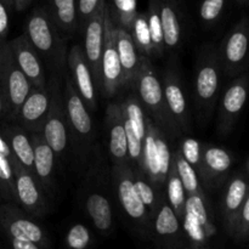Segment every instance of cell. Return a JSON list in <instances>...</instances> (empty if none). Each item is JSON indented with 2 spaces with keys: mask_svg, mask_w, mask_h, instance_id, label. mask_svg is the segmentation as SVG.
<instances>
[{
  "mask_svg": "<svg viewBox=\"0 0 249 249\" xmlns=\"http://www.w3.org/2000/svg\"><path fill=\"white\" fill-rule=\"evenodd\" d=\"M24 34L41 60L56 72L62 73L67 62L66 45L50 10L44 7L33 10L26 22Z\"/></svg>",
  "mask_w": 249,
  "mask_h": 249,
  "instance_id": "obj_1",
  "label": "cell"
},
{
  "mask_svg": "<svg viewBox=\"0 0 249 249\" xmlns=\"http://www.w3.org/2000/svg\"><path fill=\"white\" fill-rule=\"evenodd\" d=\"M138 97L145 109L153 116L157 126L164 129L172 135H178L181 131L173 121L164 100L163 85L153 68L151 60L141 55L140 67L133 82Z\"/></svg>",
  "mask_w": 249,
  "mask_h": 249,
  "instance_id": "obj_2",
  "label": "cell"
},
{
  "mask_svg": "<svg viewBox=\"0 0 249 249\" xmlns=\"http://www.w3.org/2000/svg\"><path fill=\"white\" fill-rule=\"evenodd\" d=\"M32 83L18 68L9 43L0 46V88L4 97V113L16 118L19 107L32 89Z\"/></svg>",
  "mask_w": 249,
  "mask_h": 249,
  "instance_id": "obj_3",
  "label": "cell"
},
{
  "mask_svg": "<svg viewBox=\"0 0 249 249\" xmlns=\"http://www.w3.org/2000/svg\"><path fill=\"white\" fill-rule=\"evenodd\" d=\"M124 85L123 71L119 61L116 45V23L109 11L108 5L105 6V41L100 68V88L102 94L112 97Z\"/></svg>",
  "mask_w": 249,
  "mask_h": 249,
  "instance_id": "obj_4",
  "label": "cell"
},
{
  "mask_svg": "<svg viewBox=\"0 0 249 249\" xmlns=\"http://www.w3.org/2000/svg\"><path fill=\"white\" fill-rule=\"evenodd\" d=\"M51 101L49 113L44 123L41 135L45 139L56 156H62L70 146V128L66 116L63 94L60 88V80L53 75L49 83Z\"/></svg>",
  "mask_w": 249,
  "mask_h": 249,
  "instance_id": "obj_5",
  "label": "cell"
},
{
  "mask_svg": "<svg viewBox=\"0 0 249 249\" xmlns=\"http://www.w3.org/2000/svg\"><path fill=\"white\" fill-rule=\"evenodd\" d=\"M221 63L218 50L209 49L204 51L197 63L195 94L198 107L209 113L216 104L220 85Z\"/></svg>",
  "mask_w": 249,
  "mask_h": 249,
  "instance_id": "obj_6",
  "label": "cell"
},
{
  "mask_svg": "<svg viewBox=\"0 0 249 249\" xmlns=\"http://www.w3.org/2000/svg\"><path fill=\"white\" fill-rule=\"evenodd\" d=\"M112 175H113L117 197H118V201L124 213L134 223L140 225L141 228L147 229L152 218H151L145 204L139 197L135 182H134L133 169L130 168V165L113 164Z\"/></svg>",
  "mask_w": 249,
  "mask_h": 249,
  "instance_id": "obj_7",
  "label": "cell"
},
{
  "mask_svg": "<svg viewBox=\"0 0 249 249\" xmlns=\"http://www.w3.org/2000/svg\"><path fill=\"white\" fill-rule=\"evenodd\" d=\"M62 94L70 133L75 136L79 146L85 152L88 147L91 145V141L94 139L92 121L89 113V108L75 89L70 75L66 77L65 90Z\"/></svg>",
  "mask_w": 249,
  "mask_h": 249,
  "instance_id": "obj_8",
  "label": "cell"
},
{
  "mask_svg": "<svg viewBox=\"0 0 249 249\" xmlns=\"http://www.w3.org/2000/svg\"><path fill=\"white\" fill-rule=\"evenodd\" d=\"M221 67L229 75H237L247 68L249 57V19L243 17L228 33L218 51Z\"/></svg>",
  "mask_w": 249,
  "mask_h": 249,
  "instance_id": "obj_9",
  "label": "cell"
},
{
  "mask_svg": "<svg viewBox=\"0 0 249 249\" xmlns=\"http://www.w3.org/2000/svg\"><path fill=\"white\" fill-rule=\"evenodd\" d=\"M15 175L16 202L32 216L40 218L48 212L45 191L33 173L23 167L16 157L11 160Z\"/></svg>",
  "mask_w": 249,
  "mask_h": 249,
  "instance_id": "obj_10",
  "label": "cell"
},
{
  "mask_svg": "<svg viewBox=\"0 0 249 249\" xmlns=\"http://www.w3.org/2000/svg\"><path fill=\"white\" fill-rule=\"evenodd\" d=\"M181 221L185 233L196 246L206 242L207 238L215 232V228L209 218L208 204L204 194L190 195L186 197Z\"/></svg>",
  "mask_w": 249,
  "mask_h": 249,
  "instance_id": "obj_11",
  "label": "cell"
},
{
  "mask_svg": "<svg viewBox=\"0 0 249 249\" xmlns=\"http://www.w3.org/2000/svg\"><path fill=\"white\" fill-rule=\"evenodd\" d=\"M51 92L49 84L44 87H32L15 121L29 134H41L49 113Z\"/></svg>",
  "mask_w": 249,
  "mask_h": 249,
  "instance_id": "obj_12",
  "label": "cell"
},
{
  "mask_svg": "<svg viewBox=\"0 0 249 249\" xmlns=\"http://www.w3.org/2000/svg\"><path fill=\"white\" fill-rule=\"evenodd\" d=\"M0 223L10 238H26L44 248L49 246L48 235L40 225L11 204H0Z\"/></svg>",
  "mask_w": 249,
  "mask_h": 249,
  "instance_id": "obj_13",
  "label": "cell"
},
{
  "mask_svg": "<svg viewBox=\"0 0 249 249\" xmlns=\"http://www.w3.org/2000/svg\"><path fill=\"white\" fill-rule=\"evenodd\" d=\"M105 6L106 4L88 19L84 32L83 51L96 88H100V68L105 41Z\"/></svg>",
  "mask_w": 249,
  "mask_h": 249,
  "instance_id": "obj_14",
  "label": "cell"
},
{
  "mask_svg": "<svg viewBox=\"0 0 249 249\" xmlns=\"http://www.w3.org/2000/svg\"><path fill=\"white\" fill-rule=\"evenodd\" d=\"M67 65L71 72V79L75 89L89 109L96 108V85L91 71L85 58L84 51L80 45H73L67 53Z\"/></svg>",
  "mask_w": 249,
  "mask_h": 249,
  "instance_id": "obj_15",
  "label": "cell"
},
{
  "mask_svg": "<svg viewBox=\"0 0 249 249\" xmlns=\"http://www.w3.org/2000/svg\"><path fill=\"white\" fill-rule=\"evenodd\" d=\"M10 49H11L12 56L15 62L17 63L19 70L23 72L32 83L33 87H44L46 85L45 72H44L43 62L40 56L36 51V49L29 43L26 34L17 36L9 41Z\"/></svg>",
  "mask_w": 249,
  "mask_h": 249,
  "instance_id": "obj_16",
  "label": "cell"
},
{
  "mask_svg": "<svg viewBox=\"0 0 249 249\" xmlns=\"http://www.w3.org/2000/svg\"><path fill=\"white\" fill-rule=\"evenodd\" d=\"M107 134H108V148L113 164H128V143H126L125 125L122 105L118 102L109 104L106 111Z\"/></svg>",
  "mask_w": 249,
  "mask_h": 249,
  "instance_id": "obj_17",
  "label": "cell"
},
{
  "mask_svg": "<svg viewBox=\"0 0 249 249\" xmlns=\"http://www.w3.org/2000/svg\"><path fill=\"white\" fill-rule=\"evenodd\" d=\"M248 97V80L240 77L224 92L219 109V130L226 134L240 116Z\"/></svg>",
  "mask_w": 249,
  "mask_h": 249,
  "instance_id": "obj_18",
  "label": "cell"
},
{
  "mask_svg": "<svg viewBox=\"0 0 249 249\" xmlns=\"http://www.w3.org/2000/svg\"><path fill=\"white\" fill-rule=\"evenodd\" d=\"M162 85L165 104L173 121L181 133L189 131L190 116L187 111V102L179 78L174 72H168Z\"/></svg>",
  "mask_w": 249,
  "mask_h": 249,
  "instance_id": "obj_19",
  "label": "cell"
},
{
  "mask_svg": "<svg viewBox=\"0 0 249 249\" xmlns=\"http://www.w3.org/2000/svg\"><path fill=\"white\" fill-rule=\"evenodd\" d=\"M33 146V172L34 177L41 185L44 191H49L53 184V169H55L56 155L49 146L41 134H29Z\"/></svg>",
  "mask_w": 249,
  "mask_h": 249,
  "instance_id": "obj_20",
  "label": "cell"
},
{
  "mask_svg": "<svg viewBox=\"0 0 249 249\" xmlns=\"http://www.w3.org/2000/svg\"><path fill=\"white\" fill-rule=\"evenodd\" d=\"M116 45L123 71L124 85L131 84L140 67L141 56L128 29L119 24H116Z\"/></svg>",
  "mask_w": 249,
  "mask_h": 249,
  "instance_id": "obj_21",
  "label": "cell"
},
{
  "mask_svg": "<svg viewBox=\"0 0 249 249\" xmlns=\"http://www.w3.org/2000/svg\"><path fill=\"white\" fill-rule=\"evenodd\" d=\"M0 134L2 138L6 140L10 150L14 153L16 160L23 165L26 169L33 173V146H32L31 135L28 131L24 130L22 126L9 124V125H2L0 129Z\"/></svg>",
  "mask_w": 249,
  "mask_h": 249,
  "instance_id": "obj_22",
  "label": "cell"
},
{
  "mask_svg": "<svg viewBox=\"0 0 249 249\" xmlns=\"http://www.w3.org/2000/svg\"><path fill=\"white\" fill-rule=\"evenodd\" d=\"M248 195V185L242 178H233L228 185L224 196V219L228 230L232 233L236 219L240 213L242 204Z\"/></svg>",
  "mask_w": 249,
  "mask_h": 249,
  "instance_id": "obj_23",
  "label": "cell"
},
{
  "mask_svg": "<svg viewBox=\"0 0 249 249\" xmlns=\"http://www.w3.org/2000/svg\"><path fill=\"white\" fill-rule=\"evenodd\" d=\"M160 16L165 49H177L181 41V23L175 0H160Z\"/></svg>",
  "mask_w": 249,
  "mask_h": 249,
  "instance_id": "obj_24",
  "label": "cell"
},
{
  "mask_svg": "<svg viewBox=\"0 0 249 249\" xmlns=\"http://www.w3.org/2000/svg\"><path fill=\"white\" fill-rule=\"evenodd\" d=\"M152 221L155 233L160 240L174 242L181 233V220L164 198L160 201Z\"/></svg>",
  "mask_w": 249,
  "mask_h": 249,
  "instance_id": "obj_25",
  "label": "cell"
},
{
  "mask_svg": "<svg viewBox=\"0 0 249 249\" xmlns=\"http://www.w3.org/2000/svg\"><path fill=\"white\" fill-rule=\"evenodd\" d=\"M85 209L95 228L102 233H107L112 229L113 213L108 198L99 192H91L85 199Z\"/></svg>",
  "mask_w": 249,
  "mask_h": 249,
  "instance_id": "obj_26",
  "label": "cell"
},
{
  "mask_svg": "<svg viewBox=\"0 0 249 249\" xmlns=\"http://www.w3.org/2000/svg\"><path fill=\"white\" fill-rule=\"evenodd\" d=\"M232 165V157L228 151L215 146L202 148V167L199 174L206 180H212L225 174Z\"/></svg>",
  "mask_w": 249,
  "mask_h": 249,
  "instance_id": "obj_27",
  "label": "cell"
},
{
  "mask_svg": "<svg viewBox=\"0 0 249 249\" xmlns=\"http://www.w3.org/2000/svg\"><path fill=\"white\" fill-rule=\"evenodd\" d=\"M160 126L148 119L147 130L143 139V173L155 186H162L157 158V133Z\"/></svg>",
  "mask_w": 249,
  "mask_h": 249,
  "instance_id": "obj_28",
  "label": "cell"
},
{
  "mask_svg": "<svg viewBox=\"0 0 249 249\" xmlns=\"http://www.w3.org/2000/svg\"><path fill=\"white\" fill-rule=\"evenodd\" d=\"M50 12L58 29L73 33L78 26L77 0H50Z\"/></svg>",
  "mask_w": 249,
  "mask_h": 249,
  "instance_id": "obj_29",
  "label": "cell"
},
{
  "mask_svg": "<svg viewBox=\"0 0 249 249\" xmlns=\"http://www.w3.org/2000/svg\"><path fill=\"white\" fill-rule=\"evenodd\" d=\"M122 109H123V116L129 124L131 125L133 130L135 131L136 135L143 141L147 130V116H146L145 107L140 102L138 96H129L126 97L125 101L122 104Z\"/></svg>",
  "mask_w": 249,
  "mask_h": 249,
  "instance_id": "obj_30",
  "label": "cell"
},
{
  "mask_svg": "<svg viewBox=\"0 0 249 249\" xmlns=\"http://www.w3.org/2000/svg\"><path fill=\"white\" fill-rule=\"evenodd\" d=\"M165 185H167V198L168 203L173 208L179 219L181 220L182 215H184L185 211V203H186V191L182 185L181 179L178 175L177 169H175L174 164L172 163V168H170L169 173H168L167 180H165Z\"/></svg>",
  "mask_w": 249,
  "mask_h": 249,
  "instance_id": "obj_31",
  "label": "cell"
},
{
  "mask_svg": "<svg viewBox=\"0 0 249 249\" xmlns=\"http://www.w3.org/2000/svg\"><path fill=\"white\" fill-rule=\"evenodd\" d=\"M133 174L134 182H135V187L136 191H138L139 197H140L142 203L145 204V207L147 208L151 218L153 219L156 212H157L158 206H160V201H162V197H160V194L156 191L155 185L148 180V178L146 177L145 173H142L139 169H133Z\"/></svg>",
  "mask_w": 249,
  "mask_h": 249,
  "instance_id": "obj_32",
  "label": "cell"
},
{
  "mask_svg": "<svg viewBox=\"0 0 249 249\" xmlns=\"http://www.w3.org/2000/svg\"><path fill=\"white\" fill-rule=\"evenodd\" d=\"M129 33L141 55L148 58L151 56H155L146 14H136L135 18L129 28Z\"/></svg>",
  "mask_w": 249,
  "mask_h": 249,
  "instance_id": "obj_33",
  "label": "cell"
},
{
  "mask_svg": "<svg viewBox=\"0 0 249 249\" xmlns=\"http://www.w3.org/2000/svg\"><path fill=\"white\" fill-rule=\"evenodd\" d=\"M173 164H174L175 169H177L178 175L181 179L182 185L185 187L187 196L190 195H199L203 194L201 185H199L198 175L197 172L194 169L191 164L182 157L180 151H177L173 156Z\"/></svg>",
  "mask_w": 249,
  "mask_h": 249,
  "instance_id": "obj_34",
  "label": "cell"
},
{
  "mask_svg": "<svg viewBox=\"0 0 249 249\" xmlns=\"http://www.w3.org/2000/svg\"><path fill=\"white\" fill-rule=\"evenodd\" d=\"M148 29H150L151 40H152L155 56H160L164 51V39H163L162 23L160 16V0H150L148 10L146 12Z\"/></svg>",
  "mask_w": 249,
  "mask_h": 249,
  "instance_id": "obj_35",
  "label": "cell"
},
{
  "mask_svg": "<svg viewBox=\"0 0 249 249\" xmlns=\"http://www.w3.org/2000/svg\"><path fill=\"white\" fill-rule=\"evenodd\" d=\"M0 195L9 201L16 202L15 175L11 160L2 153H0Z\"/></svg>",
  "mask_w": 249,
  "mask_h": 249,
  "instance_id": "obj_36",
  "label": "cell"
},
{
  "mask_svg": "<svg viewBox=\"0 0 249 249\" xmlns=\"http://www.w3.org/2000/svg\"><path fill=\"white\" fill-rule=\"evenodd\" d=\"M157 158H158V167H160V178L162 185L165 184L168 173L172 168L173 155L170 151L169 143H168L167 138L163 135V133L158 130L157 133Z\"/></svg>",
  "mask_w": 249,
  "mask_h": 249,
  "instance_id": "obj_37",
  "label": "cell"
},
{
  "mask_svg": "<svg viewBox=\"0 0 249 249\" xmlns=\"http://www.w3.org/2000/svg\"><path fill=\"white\" fill-rule=\"evenodd\" d=\"M202 148H203V146L196 139L186 138L182 140L179 150L182 157L198 173H201L202 167Z\"/></svg>",
  "mask_w": 249,
  "mask_h": 249,
  "instance_id": "obj_38",
  "label": "cell"
},
{
  "mask_svg": "<svg viewBox=\"0 0 249 249\" xmlns=\"http://www.w3.org/2000/svg\"><path fill=\"white\" fill-rule=\"evenodd\" d=\"M91 242V235L87 226L83 224H75L68 230L66 236V243L72 249H87Z\"/></svg>",
  "mask_w": 249,
  "mask_h": 249,
  "instance_id": "obj_39",
  "label": "cell"
},
{
  "mask_svg": "<svg viewBox=\"0 0 249 249\" xmlns=\"http://www.w3.org/2000/svg\"><path fill=\"white\" fill-rule=\"evenodd\" d=\"M113 1L114 6H116V17L119 21V26L129 31L136 14H138L135 0H113Z\"/></svg>",
  "mask_w": 249,
  "mask_h": 249,
  "instance_id": "obj_40",
  "label": "cell"
},
{
  "mask_svg": "<svg viewBox=\"0 0 249 249\" xmlns=\"http://www.w3.org/2000/svg\"><path fill=\"white\" fill-rule=\"evenodd\" d=\"M225 7V0H203L199 6V17L206 23H213L220 17Z\"/></svg>",
  "mask_w": 249,
  "mask_h": 249,
  "instance_id": "obj_41",
  "label": "cell"
},
{
  "mask_svg": "<svg viewBox=\"0 0 249 249\" xmlns=\"http://www.w3.org/2000/svg\"><path fill=\"white\" fill-rule=\"evenodd\" d=\"M106 4L105 0H77L78 21L82 24L87 23L88 19L96 11H99Z\"/></svg>",
  "mask_w": 249,
  "mask_h": 249,
  "instance_id": "obj_42",
  "label": "cell"
},
{
  "mask_svg": "<svg viewBox=\"0 0 249 249\" xmlns=\"http://www.w3.org/2000/svg\"><path fill=\"white\" fill-rule=\"evenodd\" d=\"M232 235L242 238L249 235V194L246 197L242 204L237 219H236L235 228L232 230Z\"/></svg>",
  "mask_w": 249,
  "mask_h": 249,
  "instance_id": "obj_43",
  "label": "cell"
},
{
  "mask_svg": "<svg viewBox=\"0 0 249 249\" xmlns=\"http://www.w3.org/2000/svg\"><path fill=\"white\" fill-rule=\"evenodd\" d=\"M10 7L5 4L2 0H0V46L6 43V36L10 28V17H9Z\"/></svg>",
  "mask_w": 249,
  "mask_h": 249,
  "instance_id": "obj_44",
  "label": "cell"
},
{
  "mask_svg": "<svg viewBox=\"0 0 249 249\" xmlns=\"http://www.w3.org/2000/svg\"><path fill=\"white\" fill-rule=\"evenodd\" d=\"M11 245L14 249H40V246L26 238H11Z\"/></svg>",
  "mask_w": 249,
  "mask_h": 249,
  "instance_id": "obj_45",
  "label": "cell"
},
{
  "mask_svg": "<svg viewBox=\"0 0 249 249\" xmlns=\"http://www.w3.org/2000/svg\"><path fill=\"white\" fill-rule=\"evenodd\" d=\"M32 0H14V7L17 11H23L24 9L29 6Z\"/></svg>",
  "mask_w": 249,
  "mask_h": 249,
  "instance_id": "obj_46",
  "label": "cell"
},
{
  "mask_svg": "<svg viewBox=\"0 0 249 249\" xmlns=\"http://www.w3.org/2000/svg\"><path fill=\"white\" fill-rule=\"evenodd\" d=\"M4 114V97H2L1 88H0V118Z\"/></svg>",
  "mask_w": 249,
  "mask_h": 249,
  "instance_id": "obj_47",
  "label": "cell"
},
{
  "mask_svg": "<svg viewBox=\"0 0 249 249\" xmlns=\"http://www.w3.org/2000/svg\"><path fill=\"white\" fill-rule=\"evenodd\" d=\"M2 1H4L5 4L10 7V9H11V7H14V0H2Z\"/></svg>",
  "mask_w": 249,
  "mask_h": 249,
  "instance_id": "obj_48",
  "label": "cell"
},
{
  "mask_svg": "<svg viewBox=\"0 0 249 249\" xmlns=\"http://www.w3.org/2000/svg\"><path fill=\"white\" fill-rule=\"evenodd\" d=\"M238 2H247V1H249V0H237Z\"/></svg>",
  "mask_w": 249,
  "mask_h": 249,
  "instance_id": "obj_49",
  "label": "cell"
},
{
  "mask_svg": "<svg viewBox=\"0 0 249 249\" xmlns=\"http://www.w3.org/2000/svg\"><path fill=\"white\" fill-rule=\"evenodd\" d=\"M248 170H249V162H248Z\"/></svg>",
  "mask_w": 249,
  "mask_h": 249,
  "instance_id": "obj_50",
  "label": "cell"
},
{
  "mask_svg": "<svg viewBox=\"0 0 249 249\" xmlns=\"http://www.w3.org/2000/svg\"><path fill=\"white\" fill-rule=\"evenodd\" d=\"M195 249H198V248H195Z\"/></svg>",
  "mask_w": 249,
  "mask_h": 249,
  "instance_id": "obj_51",
  "label": "cell"
}]
</instances>
